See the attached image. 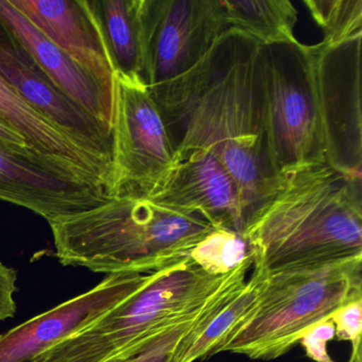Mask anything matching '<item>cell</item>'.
<instances>
[{
  "label": "cell",
  "instance_id": "obj_1",
  "mask_svg": "<svg viewBox=\"0 0 362 362\" xmlns=\"http://www.w3.org/2000/svg\"><path fill=\"white\" fill-rule=\"evenodd\" d=\"M149 90L175 160L214 154L238 187L247 226L284 180L271 156L262 45L228 29L190 71Z\"/></svg>",
  "mask_w": 362,
  "mask_h": 362
},
{
  "label": "cell",
  "instance_id": "obj_2",
  "mask_svg": "<svg viewBox=\"0 0 362 362\" xmlns=\"http://www.w3.org/2000/svg\"><path fill=\"white\" fill-rule=\"evenodd\" d=\"M245 236L253 272L264 274L362 257V177L326 163L287 173Z\"/></svg>",
  "mask_w": 362,
  "mask_h": 362
},
{
  "label": "cell",
  "instance_id": "obj_3",
  "mask_svg": "<svg viewBox=\"0 0 362 362\" xmlns=\"http://www.w3.org/2000/svg\"><path fill=\"white\" fill-rule=\"evenodd\" d=\"M49 226L61 264L107 274H150L180 264L214 228L137 196L110 197Z\"/></svg>",
  "mask_w": 362,
  "mask_h": 362
},
{
  "label": "cell",
  "instance_id": "obj_4",
  "mask_svg": "<svg viewBox=\"0 0 362 362\" xmlns=\"http://www.w3.org/2000/svg\"><path fill=\"white\" fill-rule=\"evenodd\" d=\"M252 266L253 260H247L228 274L214 276L187 258L163 269L145 287L33 362H103L135 349L198 315L222 292L247 281Z\"/></svg>",
  "mask_w": 362,
  "mask_h": 362
},
{
  "label": "cell",
  "instance_id": "obj_5",
  "mask_svg": "<svg viewBox=\"0 0 362 362\" xmlns=\"http://www.w3.org/2000/svg\"><path fill=\"white\" fill-rule=\"evenodd\" d=\"M358 298H362V257L267 274L255 311L220 353L277 359L296 346L313 326Z\"/></svg>",
  "mask_w": 362,
  "mask_h": 362
},
{
  "label": "cell",
  "instance_id": "obj_6",
  "mask_svg": "<svg viewBox=\"0 0 362 362\" xmlns=\"http://www.w3.org/2000/svg\"><path fill=\"white\" fill-rule=\"evenodd\" d=\"M268 131L273 164L279 175L326 163L315 81L313 45L262 46Z\"/></svg>",
  "mask_w": 362,
  "mask_h": 362
},
{
  "label": "cell",
  "instance_id": "obj_7",
  "mask_svg": "<svg viewBox=\"0 0 362 362\" xmlns=\"http://www.w3.org/2000/svg\"><path fill=\"white\" fill-rule=\"evenodd\" d=\"M110 197L143 196L177 164L168 130L139 76L115 73Z\"/></svg>",
  "mask_w": 362,
  "mask_h": 362
},
{
  "label": "cell",
  "instance_id": "obj_8",
  "mask_svg": "<svg viewBox=\"0 0 362 362\" xmlns=\"http://www.w3.org/2000/svg\"><path fill=\"white\" fill-rule=\"evenodd\" d=\"M220 0H143V74L148 88L198 64L228 30Z\"/></svg>",
  "mask_w": 362,
  "mask_h": 362
},
{
  "label": "cell",
  "instance_id": "obj_9",
  "mask_svg": "<svg viewBox=\"0 0 362 362\" xmlns=\"http://www.w3.org/2000/svg\"><path fill=\"white\" fill-rule=\"evenodd\" d=\"M109 199L105 181L97 175L33 150L0 143V201L24 207L50 224Z\"/></svg>",
  "mask_w": 362,
  "mask_h": 362
},
{
  "label": "cell",
  "instance_id": "obj_10",
  "mask_svg": "<svg viewBox=\"0 0 362 362\" xmlns=\"http://www.w3.org/2000/svg\"><path fill=\"white\" fill-rule=\"evenodd\" d=\"M361 39L313 45L326 164L357 177H362Z\"/></svg>",
  "mask_w": 362,
  "mask_h": 362
},
{
  "label": "cell",
  "instance_id": "obj_11",
  "mask_svg": "<svg viewBox=\"0 0 362 362\" xmlns=\"http://www.w3.org/2000/svg\"><path fill=\"white\" fill-rule=\"evenodd\" d=\"M0 76L46 119L111 167V129L67 97L1 21Z\"/></svg>",
  "mask_w": 362,
  "mask_h": 362
},
{
  "label": "cell",
  "instance_id": "obj_12",
  "mask_svg": "<svg viewBox=\"0 0 362 362\" xmlns=\"http://www.w3.org/2000/svg\"><path fill=\"white\" fill-rule=\"evenodd\" d=\"M109 274L90 291L0 334V362H33L64 339L81 332L158 276Z\"/></svg>",
  "mask_w": 362,
  "mask_h": 362
},
{
  "label": "cell",
  "instance_id": "obj_13",
  "mask_svg": "<svg viewBox=\"0 0 362 362\" xmlns=\"http://www.w3.org/2000/svg\"><path fill=\"white\" fill-rule=\"evenodd\" d=\"M143 198L213 226L245 234L247 218L238 187L211 152H196L177 160L173 170Z\"/></svg>",
  "mask_w": 362,
  "mask_h": 362
},
{
  "label": "cell",
  "instance_id": "obj_14",
  "mask_svg": "<svg viewBox=\"0 0 362 362\" xmlns=\"http://www.w3.org/2000/svg\"><path fill=\"white\" fill-rule=\"evenodd\" d=\"M50 41L115 90V67L95 0H10Z\"/></svg>",
  "mask_w": 362,
  "mask_h": 362
},
{
  "label": "cell",
  "instance_id": "obj_15",
  "mask_svg": "<svg viewBox=\"0 0 362 362\" xmlns=\"http://www.w3.org/2000/svg\"><path fill=\"white\" fill-rule=\"evenodd\" d=\"M0 21L67 97L113 130L115 90L105 88L92 74L50 41L10 0H0Z\"/></svg>",
  "mask_w": 362,
  "mask_h": 362
},
{
  "label": "cell",
  "instance_id": "obj_16",
  "mask_svg": "<svg viewBox=\"0 0 362 362\" xmlns=\"http://www.w3.org/2000/svg\"><path fill=\"white\" fill-rule=\"evenodd\" d=\"M0 116L21 133L33 151L69 163L97 175L107 184L111 167L67 136L33 109L0 76Z\"/></svg>",
  "mask_w": 362,
  "mask_h": 362
},
{
  "label": "cell",
  "instance_id": "obj_17",
  "mask_svg": "<svg viewBox=\"0 0 362 362\" xmlns=\"http://www.w3.org/2000/svg\"><path fill=\"white\" fill-rule=\"evenodd\" d=\"M267 274L253 272L243 286L224 296L184 339L175 362L204 361L221 351L224 343L255 311Z\"/></svg>",
  "mask_w": 362,
  "mask_h": 362
},
{
  "label": "cell",
  "instance_id": "obj_18",
  "mask_svg": "<svg viewBox=\"0 0 362 362\" xmlns=\"http://www.w3.org/2000/svg\"><path fill=\"white\" fill-rule=\"evenodd\" d=\"M143 0H95L116 73L143 74Z\"/></svg>",
  "mask_w": 362,
  "mask_h": 362
},
{
  "label": "cell",
  "instance_id": "obj_19",
  "mask_svg": "<svg viewBox=\"0 0 362 362\" xmlns=\"http://www.w3.org/2000/svg\"><path fill=\"white\" fill-rule=\"evenodd\" d=\"M228 29L253 37L259 45L290 43L298 12L289 0H220Z\"/></svg>",
  "mask_w": 362,
  "mask_h": 362
},
{
  "label": "cell",
  "instance_id": "obj_20",
  "mask_svg": "<svg viewBox=\"0 0 362 362\" xmlns=\"http://www.w3.org/2000/svg\"><path fill=\"white\" fill-rule=\"evenodd\" d=\"M190 260L207 274H228L247 260H253L251 245L243 233L214 226L190 252Z\"/></svg>",
  "mask_w": 362,
  "mask_h": 362
},
{
  "label": "cell",
  "instance_id": "obj_21",
  "mask_svg": "<svg viewBox=\"0 0 362 362\" xmlns=\"http://www.w3.org/2000/svg\"><path fill=\"white\" fill-rule=\"evenodd\" d=\"M321 28L325 46H334L362 35V0H304Z\"/></svg>",
  "mask_w": 362,
  "mask_h": 362
},
{
  "label": "cell",
  "instance_id": "obj_22",
  "mask_svg": "<svg viewBox=\"0 0 362 362\" xmlns=\"http://www.w3.org/2000/svg\"><path fill=\"white\" fill-rule=\"evenodd\" d=\"M243 283L236 284L232 287L222 292L206 308L203 309L200 313L181 322L177 325L173 326L170 329L162 332L156 338L147 341L143 345L124 351L120 355L114 356L103 362H175V351L180 346L184 339L196 327L197 324L230 292L240 287Z\"/></svg>",
  "mask_w": 362,
  "mask_h": 362
},
{
  "label": "cell",
  "instance_id": "obj_23",
  "mask_svg": "<svg viewBox=\"0 0 362 362\" xmlns=\"http://www.w3.org/2000/svg\"><path fill=\"white\" fill-rule=\"evenodd\" d=\"M330 319L339 341H349L351 344L361 341L362 298L343 305L330 315Z\"/></svg>",
  "mask_w": 362,
  "mask_h": 362
},
{
  "label": "cell",
  "instance_id": "obj_24",
  "mask_svg": "<svg viewBox=\"0 0 362 362\" xmlns=\"http://www.w3.org/2000/svg\"><path fill=\"white\" fill-rule=\"evenodd\" d=\"M336 338V329L332 319L319 322L310 328L300 339L302 345L309 359L315 362H334L327 351V345Z\"/></svg>",
  "mask_w": 362,
  "mask_h": 362
},
{
  "label": "cell",
  "instance_id": "obj_25",
  "mask_svg": "<svg viewBox=\"0 0 362 362\" xmlns=\"http://www.w3.org/2000/svg\"><path fill=\"white\" fill-rule=\"evenodd\" d=\"M18 271L0 262V321L13 317L16 313L14 293L18 291Z\"/></svg>",
  "mask_w": 362,
  "mask_h": 362
},
{
  "label": "cell",
  "instance_id": "obj_26",
  "mask_svg": "<svg viewBox=\"0 0 362 362\" xmlns=\"http://www.w3.org/2000/svg\"><path fill=\"white\" fill-rule=\"evenodd\" d=\"M0 143L16 149H30L21 133L18 132L9 122H6L1 116H0Z\"/></svg>",
  "mask_w": 362,
  "mask_h": 362
},
{
  "label": "cell",
  "instance_id": "obj_27",
  "mask_svg": "<svg viewBox=\"0 0 362 362\" xmlns=\"http://www.w3.org/2000/svg\"><path fill=\"white\" fill-rule=\"evenodd\" d=\"M349 362H362L361 360V341L351 344V357Z\"/></svg>",
  "mask_w": 362,
  "mask_h": 362
}]
</instances>
